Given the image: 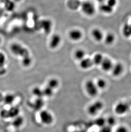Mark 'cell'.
<instances>
[{
  "instance_id": "cell-1",
  "label": "cell",
  "mask_w": 131,
  "mask_h": 132,
  "mask_svg": "<svg viewBox=\"0 0 131 132\" xmlns=\"http://www.w3.org/2000/svg\"><path fill=\"white\" fill-rule=\"evenodd\" d=\"M81 9L83 13L89 17L93 16L96 11L95 4L89 1H83L82 3Z\"/></svg>"
},
{
  "instance_id": "cell-2",
  "label": "cell",
  "mask_w": 131,
  "mask_h": 132,
  "mask_svg": "<svg viewBox=\"0 0 131 132\" xmlns=\"http://www.w3.org/2000/svg\"><path fill=\"white\" fill-rule=\"evenodd\" d=\"M11 51L14 55L23 58L29 55L28 51L20 44L14 43L11 46Z\"/></svg>"
},
{
  "instance_id": "cell-3",
  "label": "cell",
  "mask_w": 131,
  "mask_h": 132,
  "mask_svg": "<svg viewBox=\"0 0 131 132\" xmlns=\"http://www.w3.org/2000/svg\"><path fill=\"white\" fill-rule=\"evenodd\" d=\"M104 106V103L101 101H95L88 106L87 112L89 115L94 116L97 115L103 109Z\"/></svg>"
},
{
  "instance_id": "cell-4",
  "label": "cell",
  "mask_w": 131,
  "mask_h": 132,
  "mask_svg": "<svg viewBox=\"0 0 131 132\" xmlns=\"http://www.w3.org/2000/svg\"><path fill=\"white\" fill-rule=\"evenodd\" d=\"M130 108L129 103L121 101L115 105L114 110L117 115H124L129 112Z\"/></svg>"
},
{
  "instance_id": "cell-5",
  "label": "cell",
  "mask_w": 131,
  "mask_h": 132,
  "mask_svg": "<svg viewBox=\"0 0 131 132\" xmlns=\"http://www.w3.org/2000/svg\"><path fill=\"white\" fill-rule=\"evenodd\" d=\"M85 89L89 96L95 97L98 93V88L97 87L95 82L92 80H88L85 84Z\"/></svg>"
},
{
  "instance_id": "cell-6",
  "label": "cell",
  "mask_w": 131,
  "mask_h": 132,
  "mask_svg": "<svg viewBox=\"0 0 131 132\" xmlns=\"http://www.w3.org/2000/svg\"><path fill=\"white\" fill-rule=\"evenodd\" d=\"M39 116L41 121L44 125H51L54 120V118L52 114L47 110L41 111Z\"/></svg>"
},
{
  "instance_id": "cell-7",
  "label": "cell",
  "mask_w": 131,
  "mask_h": 132,
  "mask_svg": "<svg viewBox=\"0 0 131 132\" xmlns=\"http://www.w3.org/2000/svg\"><path fill=\"white\" fill-rule=\"evenodd\" d=\"M124 71V67L121 62H118L114 64L111 72L114 77H119L121 76Z\"/></svg>"
},
{
  "instance_id": "cell-8",
  "label": "cell",
  "mask_w": 131,
  "mask_h": 132,
  "mask_svg": "<svg viewBox=\"0 0 131 132\" xmlns=\"http://www.w3.org/2000/svg\"><path fill=\"white\" fill-rule=\"evenodd\" d=\"M83 32L81 30L78 29H73L69 31V37L72 41L78 42L83 38Z\"/></svg>"
},
{
  "instance_id": "cell-9",
  "label": "cell",
  "mask_w": 131,
  "mask_h": 132,
  "mask_svg": "<svg viewBox=\"0 0 131 132\" xmlns=\"http://www.w3.org/2000/svg\"><path fill=\"white\" fill-rule=\"evenodd\" d=\"M91 34L93 39L97 43L103 41L105 34L101 29L98 28H94L92 30Z\"/></svg>"
},
{
  "instance_id": "cell-10",
  "label": "cell",
  "mask_w": 131,
  "mask_h": 132,
  "mask_svg": "<svg viewBox=\"0 0 131 132\" xmlns=\"http://www.w3.org/2000/svg\"><path fill=\"white\" fill-rule=\"evenodd\" d=\"M62 42V38L58 34L52 35L49 42V46L52 49L57 48Z\"/></svg>"
},
{
  "instance_id": "cell-11",
  "label": "cell",
  "mask_w": 131,
  "mask_h": 132,
  "mask_svg": "<svg viewBox=\"0 0 131 132\" xmlns=\"http://www.w3.org/2000/svg\"><path fill=\"white\" fill-rule=\"evenodd\" d=\"M113 61L110 58L104 57L100 66L102 70L104 72L111 71L114 65Z\"/></svg>"
},
{
  "instance_id": "cell-12",
  "label": "cell",
  "mask_w": 131,
  "mask_h": 132,
  "mask_svg": "<svg viewBox=\"0 0 131 132\" xmlns=\"http://www.w3.org/2000/svg\"><path fill=\"white\" fill-rule=\"evenodd\" d=\"M116 39L115 35L112 32H109L104 35L103 41L105 45L107 46H111L113 45Z\"/></svg>"
},
{
  "instance_id": "cell-13",
  "label": "cell",
  "mask_w": 131,
  "mask_h": 132,
  "mask_svg": "<svg viewBox=\"0 0 131 132\" xmlns=\"http://www.w3.org/2000/svg\"><path fill=\"white\" fill-rule=\"evenodd\" d=\"M79 65L81 69L83 70H88L90 69L93 65L92 60L90 58H84V59L80 61Z\"/></svg>"
},
{
  "instance_id": "cell-14",
  "label": "cell",
  "mask_w": 131,
  "mask_h": 132,
  "mask_svg": "<svg viewBox=\"0 0 131 132\" xmlns=\"http://www.w3.org/2000/svg\"><path fill=\"white\" fill-rule=\"evenodd\" d=\"M114 8L111 7L108 5L106 3L100 4L99 6V10L103 14L106 15H109L113 13Z\"/></svg>"
},
{
  "instance_id": "cell-15",
  "label": "cell",
  "mask_w": 131,
  "mask_h": 132,
  "mask_svg": "<svg viewBox=\"0 0 131 132\" xmlns=\"http://www.w3.org/2000/svg\"><path fill=\"white\" fill-rule=\"evenodd\" d=\"M104 58V56L101 53H98L95 54L92 59L93 65L100 66Z\"/></svg>"
},
{
  "instance_id": "cell-16",
  "label": "cell",
  "mask_w": 131,
  "mask_h": 132,
  "mask_svg": "<svg viewBox=\"0 0 131 132\" xmlns=\"http://www.w3.org/2000/svg\"><path fill=\"white\" fill-rule=\"evenodd\" d=\"M122 33L124 37L126 38L131 37V24L126 23L122 28Z\"/></svg>"
},
{
  "instance_id": "cell-17",
  "label": "cell",
  "mask_w": 131,
  "mask_h": 132,
  "mask_svg": "<svg viewBox=\"0 0 131 132\" xmlns=\"http://www.w3.org/2000/svg\"><path fill=\"white\" fill-rule=\"evenodd\" d=\"M44 102L42 98H37L32 104V107L34 110L39 111L43 107Z\"/></svg>"
},
{
  "instance_id": "cell-18",
  "label": "cell",
  "mask_w": 131,
  "mask_h": 132,
  "mask_svg": "<svg viewBox=\"0 0 131 132\" xmlns=\"http://www.w3.org/2000/svg\"><path fill=\"white\" fill-rule=\"evenodd\" d=\"M86 55V53L85 51L81 48L78 49L74 51V54L75 59L79 62L85 58Z\"/></svg>"
},
{
  "instance_id": "cell-19",
  "label": "cell",
  "mask_w": 131,
  "mask_h": 132,
  "mask_svg": "<svg viewBox=\"0 0 131 132\" xmlns=\"http://www.w3.org/2000/svg\"><path fill=\"white\" fill-rule=\"evenodd\" d=\"M24 123V118L22 116H17L15 118L13 121V125L14 127L19 128L22 126Z\"/></svg>"
},
{
  "instance_id": "cell-20",
  "label": "cell",
  "mask_w": 131,
  "mask_h": 132,
  "mask_svg": "<svg viewBox=\"0 0 131 132\" xmlns=\"http://www.w3.org/2000/svg\"><path fill=\"white\" fill-rule=\"evenodd\" d=\"M10 118H13L17 116H18L19 113L20 112L19 109L16 106H13L11 107L10 110H8Z\"/></svg>"
},
{
  "instance_id": "cell-21",
  "label": "cell",
  "mask_w": 131,
  "mask_h": 132,
  "mask_svg": "<svg viewBox=\"0 0 131 132\" xmlns=\"http://www.w3.org/2000/svg\"><path fill=\"white\" fill-rule=\"evenodd\" d=\"M59 85V82L57 79L51 78L48 82L47 86L52 88V89L57 88Z\"/></svg>"
},
{
  "instance_id": "cell-22",
  "label": "cell",
  "mask_w": 131,
  "mask_h": 132,
  "mask_svg": "<svg viewBox=\"0 0 131 132\" xmlns=\"http://www.w3.org/2000/svg\"><path fill=\"white\" fill-rule=\"evenodd\" d=\"M98 89H103L106 87L107 82L106 80L103 78H99L95 82Z\"/></svg>"
},
{
  "instance_id": "cell-23",
  "label": "cell",
  "mask_w": 131,
  "mask_h": 132,
  "mask_svg": "<svg viewBox=\"0 0 131 132\" xmlns=\"http://www.w3.org/2000/svg\"><path fill=\"white\" fill-rule=\"evenodd\" d=\"M15 99V96L13 95L9 94L6 95L5 97H4L3 101L6 104L10 105L12 104L14 102Z\"/></svg>"
},
{
  "instance_id": "cell-24",
  "label": "cell",
  "mask_w": 131,
  "mask_h": 132,
  "mask_svg": "<svg viewBox=\"0 0 131 132\" xmlns=\"http://www.w3.org/2000/svg\"><path fill=\"white\" fill-rule=\"evenodd\" d=\"M32 94L37 98H42L43 96V90L39 87H35L32 89Z\"/></svg>"
},
{
  "instance_id": "cell-25",
  "label": "cell",
  "mask_w": 131,
  "mask_h": 132,
  "mask_svg": "<svg viewBox=\"0 0 131 132\" xmlns=\"http://www.w3.org/2000/svg\"><path fill=\"white\" fill-rule=\"evenodd\" d=\"M95 123L98 127H103L106 125V119L103 117L98 118L96 119Z\"/></svg>"
},
{
  "instance_id": "cell-26",
  "label": "cell",
  "mask_w": 131,
  "mask_h": 132,
  "mask_svg": "<svg viewBox=\"0 0 131 132\" xmlns=\"http://www.w3.org/2000/svg\"><path fill=\"white\" fill-rule=\"evenodd\" d=\"M32 58L30 57V55L22 58V63L24 67H27L31 65L32 63Z\"/></svg>"
},
{
  "instance_id": "cell-27",
  "label": "cell",
  "mask_w": 131,
  "mask_h": 132,
  "mask_svg": "<svg viewBox=\"0 0 131 132\" xmlns=\"http://www.w3.org/2000/svg\"><path fill=\"white\" fill-rule=\"evenodd\" d=\"M43 96L47 97H50L53 94V89L47 86L43 90Z\"/></svg>"
},
{
  "instance_id": "cell-28",
  "label": "cell",
  "mask_w": 131,
  "mask_h": 132,
  "mask_svg": "<svg viewBox=\"0 0 131 132\" xmlns=\"http://www.w3.org/2000/svg\"><path fill=\"white\" fill-rule=\"evenodd\" d=\"M116 123V120L113 116H109L106 119V124L107 125L112 127H114Z\"/></svg>"
},
{
  "instance_id": "cell-29",
  "label": "cell",
  "mask_w": 131,
  "mask_h": 132,
  "mask_svg": "<svg viewBox=\"0 0 131 132\" xmlns=\"http://www.w3.org/2000/svg\"><path fill=\"white\" fill-rule=\"evenodd\" d=\"M106 3L108 5L115 9L118 4V0H106Z\"/></svg>"
},
{
  "instance_id": "cell-30",
  "label": "cell",
  "mask_w": 131,
  "mask_h": 132,
  "mask_svg": "<svg viewBox=\"0 0 131 132\" xmlns=\"http://www.w3.org/2000/svg\"><path fill=\"white\" fill-rule=\"evenodd\" d=\"M6 61V57L4 54L0 53V69L4 68Z\"/></svg>"
},
{
  "instance_id": "cell-31",
  "label": "cell",
  "mask_w": 131,
  "mask_h": 132,
  "mask_svg": "<svg viewBox=\"0 0 131 132\" xmlns=\"http://www.w3.org/2000/svg\"><path fill=\"white\" fill-rule=\"evenodd\" d=\"M0 116L3 118H10L8 110H3L0 112Z\"/></svg>"
},
{
  "instance_id": "cell-32",
  "label": "cell",
  "mask_w": 131,
  "mask_h": 132,
  "mask_svg": "<svg viewBox=\"0 0 131 132\" xmlns=\"http://www.w3.org/2000/svg\"><path fill=\"white\" fill-rule=\"evenodd\" d=\"M115 132H129V130L125 126H120L117 128Z\"/></svg>"
},
{
  "instance_id": "cell-33",
  "label": "cell",
  "mask_w": 131,
  "mask_h": 132,
  "mask_svg": "<svg viewBox=\"0 0 131 132\" xmlns=\"http://www.w3.org/2000/svg\"><path fill=\"white\" fill-rule=\"evenodd\" d=\"M111 128H112V127H110L107 125H106L101 128L100 132H112Z\"/></svg>"
},
{
  "instance_id": "cell-34",
  "label": "cell",
  "mask_w": 131,
  "mask_h": 132,
  "mask_svg": "<svg viewBox=\"0 0 131 132\" xmlns=\"http://www.w3.org/2000/svg\"><path fill=\"white\" fill-rule=\"evenodd\" d=\"M97 1H98V2L99 3V4H100L106 2V0H97Z\"/></svg>"
},
{
  "instance_id": "cell-35",
  "label": "cell",
  "mask_w": 131,
  "mask_h": 132,
  "mask_svg": "<svg viewBox=\"0 0 131 132\" xmlns=\"http://www.w3.org/2000/svg\"><path fill=\"white\" fill-rule=\"evenodd\" d=\"M4 97L2 95L1 93H0V102L4 101Z\"/></svg>"
},
{
  "instance_id": "cell-36",
  "label": "cell",
  "mask_w": 131,
  "mask_h": 132,
  "mask_svg": "<svg viewBox=\"0 0 131 132\" xmlns=\"http://www.w3.org/2000/svg\"><path fill=\"white\" fill-rule=\"evenodd\" d=\"M15 2H19L20 1H21L22 0H13Z\"/></svg>"
},
{
  "instance_id": "cell-37",
  "label": "cell",
  "mask_w": 131,
  "mask_h": 132,
  "mask_svg": "<svg viewBox=\"0 0 131 132\" xmlns=\"http://www.w3.org/2000/svg\"><path fill=\"white\" fill-rule=\"evenodd\" d=\"M129 106H130V107H131V100H130L129 102Z\"/></svg>"
},
{
  "instance_id": "cell-38",
  "label": "cell",
  "mask_w": 131,
  "mask_h": 132,
  "mask_svg": "<svg viewBox=\"0 0 131 132\" xmlns=\"http://www.w3.org/2000/svg\"><path fill=\"white\" fill-rule=\"evenodd\" d=\"M1 39H0V43H1Z\"/></svg>"
}]
</instances>
